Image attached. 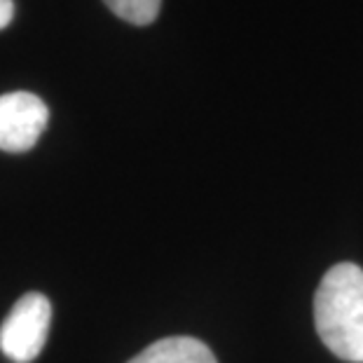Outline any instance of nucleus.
Returning a JSON list of instances; mask_svg holds the SVG:
<instances>
[{
	"label": "nucleus",
	"mask_w": 363,
	"mask_h": 363,
	"mask_svg": "<svg viewBox=\"0 0 363 363\" xmlns=\"http://www.w3.org/2000/svg\"><path fill=\"white\" fill-rule=\"evenodd\" d=\"M52 321V305L48 296L30 291L21 296L0 326V352L14 363H30L38 359L48 342Z\"/></svg>",
	"instance_id": "2"
},
{
	"label": "nucleus",
	"mask_w": 363,
	"mask_h": 363,
	"mask_svg": "<svg viewBox=\"0 0 363 363\" xmlns=\"http://www.w3.org/2000/svg\"><path fill=\"white\" fill-rule=\"evenodd\" d=\"M129 363H218L213 352L195 337H164L148 345Z\"/></svg>",
	"instance_id": "4"
},
{
	"label": "nucleus",
	"mask_w": 363,
	"mask_h": 363,
	"mask_svg": "<svg viewBox=\"0 0 363 363\" xmlns=\"http://www.w3.org/2000/svg\"><path fill=\"white\" fill-rule=\"evenodd\" d=\"M321 342L337 359L363 363V269L354 262L330 267L314 296Z\"/></svg>",
	"instance_id": "1"
},
{
	"label": "nucleus",
	"mask_w": 363,
	"mask_h": 363,
	"mask_svg": "<svg viewBox=\"0 0 363 363\" xmlns=\"http://www.w3.org/2000/svg\"><path fill=\"white\" fill-rule=\"evenodd\" d=\"M50 111L30 91H10L0 96V150L28 152L48 127Z\"/></svg>",
	"instance_id": "3"
},
{
	"label": "nucleus",
	"mask_w": 363,
	"mask_h": 363,
	"mask_svg": "<svg viewBox=\"0 0 363 363\" xmlns=\"http://www.w3.org/2000/svg\"><path fill=\"white\" fill-rule=\"evenodd\" d=\"M12 17H14V3L12 0H0V30L10 26Z\"/></svg>",
	"instance_id": "6"
},
{
	"label": "nucleus",
	"mask_w": 363,
	"mask_h": 363,
	"mask_svg": "<svg viewBox=\"0 0 363 363\" xmlns=\"http://www.w3.org/2000/svg\"><path fill=\"white\" fill-rule=\"evenodd\" d=\"M115 17L134 26H148L157 19L162 0H104Z\"/></svg>",
	"instance_id": "5"
}]
</instances>
